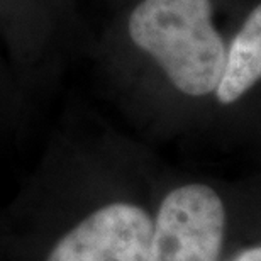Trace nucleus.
I'll use <instances>...</instances> for the list:
<instances>
[{
    "label": "nucleus",
    "instance_id": "obj_1",
    "mask_svg": "<svg viewBox=\"0 0 261 261\" xmlns=\"http://www.w3.org/2000/svg\"><path fill=\"white\" fill-rule=\"evenodd\" d=\"M243 0H129L106 38L107 68L176 122H207Z\"/></svg>",
    "mask_w": 261,
    "mask_h": 261
},
{
    "label": "nucleus",
    "instance_id": "obj_2",
    "mask_svg": "<svg viewBox=\"0 0 261 261\" xmlns=\"http://www.w3.org/2000/svg\"><path fill=\"white\" fill-rule=\"evenodd\" d=\"M229 205L207 180H184L161 195L153 212L148 261H219L226 244Z\"/></svg>",
    "mask_w": 261,
    "mask_h": 261
},
{
    "label": "nucleus",
    "instance_id": "obj_3",
    "mask_svg": "<svg viewBox=\"0 0 261 261\" xmlns=\"http://www.w3.org/2000/svg\"><path fill=\"white\" fill-rule=\"evenodd\" d=\"M153 214L114 198L88 211L53 243L44 261H148Z\"/></svg>",
    "mask_w": 261,
    "mask_h": 261
},
{
    "label": "nucleus",
    "instance_id": "obj_4",
    "mask_svg": "<svg viewBox=\"0 0 261 261\" xmlns=\"http://www.w3.org/2000/svg\"><path fill=\"white\" fill-rule=\"evenodd\" d=\"M207 122L229 129L261 124V0L239 5Z\"/></svg>",
    "mask_w": 261,
    "mask_h": 261
},
{
    "label": "nucleus",
    "instance_id": "obj_5",
    "mask_svg": "<svg viewBox=\"0 0 261 261\" xmlns=\"http://www.w3.org/2000/svg\"><path fill=\"white\" fill-rule=\"evenodd\" d=\"M229 261H261V243L251 244V246L241 249Z\"/></svg>",
    "mask_w": 261,
    "mask_h": 261
}]
</instances>
